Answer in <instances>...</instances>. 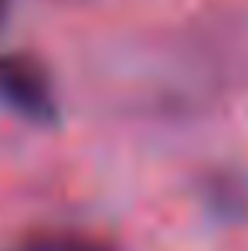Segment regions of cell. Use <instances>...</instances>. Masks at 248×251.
Here are the masks:
<instances>
[{
  "instance_id": "cell-1",
  "label": "cell",
  "mask_w": 248,
  "mask_h": 251,
  "mask_svg": "<svg viewBox=\"0 0 248 251\" xmlns=\"http://www.w3.org/2000/svg\"><path fill=\"white\" fill-rule=\"evenodd\" d=\"M0 109L31 126H55L61 119L55 78L34 54L0 48Z\"/></svg>"
},
{
  "instance_id": "cell-2",
  "label": "cell",
  "mask_w": 248,
  "mask_h": 251,
  "mask_svg": "<svg viewBox=\"0 0 248 251\" xmlns=\"http://www.w3.org/2000/svg\"><path fill=\"white\" fill-rule=\"evenodd\" d=\"M197 201L221 224H245L248 221V173L231 163L201 170L197 176Z\"/></svg>"
},
{
  "instance_id": "cell-3",
  "label": "cell",
  "mask_w": 248,
  "mask_h": 251,
  "mask_svg": "<svg viewBox=\"0 0 248 251\" xmlns=\"http://www.w3.org/2000/svg\"><path fill=\"white\" fill-rule=\"evenodd\" d=\"M21 245L28 251H119L112 241L88 231H34Z\"/></svg>"
},
{
  "instance_id": "cell-4",
  "label": "cell",
  "mask_w": 248,
  "mask_h": 251,
  "mask_svg": "<svg viewBox=\"0 0 248 251\" xmlns=\"http://www.w3.org/2000/svg\"><path fill=\"white\" fill-rule=\"evenodd\" d=\"M7 17H10V0H0V31H3Z\"/></svg>"
},
{
  "instance_id": "cell-5",
  "label": "cell",
  "mask_w": 248,
  "mask_h": 251,
  "mask_svg": "<svg viewBox=\"0 0 248 251\" xmlns=\"http://www.w3.org/2000/svg\"><path fill=\"white\" fill-rule=\"evenodd\" d=\"M10 251H28V248H24V245H17V248H10Z\"/></svg>"
}]
</instances>
